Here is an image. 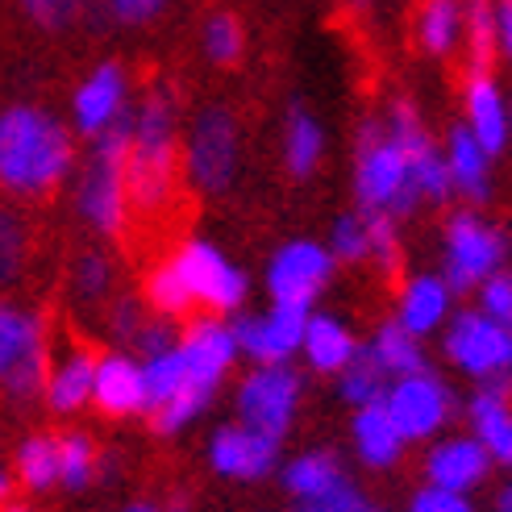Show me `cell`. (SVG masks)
<instances>
[{
    "instance_id": "cell-29",
    "label": "cell",
    "mask_w": 512,
    "mask_h": 512,
    "mask_svg": "<svg viewBox=\"0 0 512 512\" xmlns=\"http://www.w3.org/2000/svg\"><path fill=\"white\" fill-rule=\"evenodd\" d=\"M338 483H346V475H342V463H338L334 454H325V450L296 454L292 463L284 467V488H288L296 500H313V496H325V492H334Z\"/></svg>"
},
{
    "instance_id": "cell-43",
    "label": "cell",
    "mask_w": 512,
    "mask_h": 512,
    "mask_svg": "<svg viewBox=\"0 0 512 512\" xmlns=\"http://www.w3.org/2000/svg\"><path fill=\"white\" fill-rule=\"evenodd\" d=\"M479 309L512 329V271H496L488 284L479 288Z\"/></svg>"
},
{
    "instance_id": "cell-19",
    "label": "cell",
    "mask_w": 512,
    "mask_h": 512,
    "mask_svg": "<svg viewBox=\"0 0 512 512\" xmlns=\"http://www.w3.org/2000/svg\"><path fill=\"white\" fill-rule=\"evenodd\" d=\"M179 350H184L192 375L204 383V388H213V392H217V383L225 379V371L234 367V358L242 354L234 329L221 325V321H213V317L192 321V325L184 329V338H179Z\"/></svg>"
},
{
    "instance_id": "cell-48",
    "label": "cell",
    "mask_w": 512,
    "mask_h": 512,
    "mask_svg": "<svg viewBox=\"0 0 512 512\" xmlns=\"http://www.w3.org/2000/svg\"><path fill=\"white\" fill-rule=\"evenodd\" d=\"M125 512H163V508H155V504H130Z\"/></svg>"
},
{
    "instance_id": "cell-18",
    "label": "cell",
    "mask_w": 512,
    "mask_h": 512,
    "mask_svg": "<svg viewBox=\"0 0 512 512\" xmlns=\"http://www.w3.org/2000/svg\"><path fill=\"white\" fill-rule=\"evenodd\" d=\"M92 404L105 417H134L150 408V383L146 367L134 363L130 354H105L96 367V392Z\"/></svg>"
},
{
    "instance_id": "cell-11",
    "label": "cell",
    "mask_w": 512,
    "mask_h": 512,
    "mask_svg": "<svg viewBox=\"0 0 512 512\" xmlns=\"http://www.w3.org/2000/svg\"><path fill=\"white\" fill-rule=\"evenodd\" d=\"M296 404H300V375L288 363H263L238 388V417L279 442H284V433L296 417Z\"/></svg>"
},
{
    "instance_id": "cell-28",
    "label": "cell",
    "mask_w": 512,
    "mask_h": 512,
    "mask_svg": "<svg viewBox=\"0 0 512 512\" xmlns=\"http://www.w3.org/2000/svg\"><path fill=\"white\" fill-rule=\"evenodd\" d=\"M338 383H342V400H350L354 408H367V404L388 400L392 371L379 363V354L367 342V346H358V354L346 363V371L338 375Z\"/></svg>"
},
{
    "instance_id": "cell-44",
    "label": "cell",
    "mask_w": 512,
    "mask_h": 512,
    "mask_svg": "<svg viewBox=\"0 0 512 512\" xmlns=\"http://www.w3.org/2000/svg\"><path fill=\"white\" fill-rule=\"evenodd\" d=\"M167 0H109V13L121 21V25H142L150 17H159V9Z\"/></svg>"
},
{
    "instance_id": "cell-33",
    "label": "cell",
    "mask_w": 512,
    "mask_h": 512,
    "mask_svg": "<svg viewBox=\"0 0 512 512\" xmlns=\"http://www.w3.org/2000/svg\"><path fill=\"white\" fill-rule=\"evenodd\" d=\"M17 475L25 488H55L59 483V438H46V433H34L17 446Z\"/></svg>"
},
{
    "instance_id": "cell-4",
    "label": "cell",
    "mask_w": 512,
    "mask_h": 512,
    "mask_svg": "<svg viewBox=\"0 0 512 512\" xmlns=\"http://www.w3.org/2000/svg\"><path fill=\"white\" fill-rule=\"evenodd\" d=\"M130 130L134 113H125L113 130H105L92 142V155L75 184V204L80 217L96 229L100 238H121L130 221L134 196H130Z\"/></svg>"
},
{
    "instance_id": "cell-30",
    "label": "cell",
    "mask_w": 512,
    "mask_h": 512,
    "mask_svg": "<svg viewBox=\"0 0 512 512\" xmlns=\"http://www.w3.org/2000/svg\"><path fill=\"white\" fill-rule=\"evenodd\" d=\"M325 155V134L313 113H304L300 105L288 113V125H284V163L296 179H309L317 171Z\"/></svg>"
},
{
    "instance_id": "cell-2",
    "label": "cell",
    "mask_w": 512,
    "mask_h": 512,
    "mask_svg": "<svg viewBox=\"0 0 512 512\" xmlns=\"http://www.w3.org/2000/svg\"><path fill=\"white\" fill-rule=\"evenodd\" d=\"M146 300L159 317H184L204 304L213 313H238L246 304V275L213 242H184L146 279Z\"/></svg>"
},
{
    "instance_id": "cell-42",
    "label": "cell",
    "mask_w": 512,
    "mask_h": 512,
    "mask_svg": "<svg viewBox=\"0 0 512 512\" xmlns=\"http://www.w3.org/2000/svg\"><path fill=\"white\" fill-rule=\"evenodd\" d=\"M408 512H475L467 492H454V488H442V483H429L421 488L413 500H408Z\"/></svg>"
},
{
    "instance_id": "cell-17",
    "label": "cell",
    "mask_w": 512,
    "mask_h": 512,
    "mask_svg": "<svg viewBox=\"0 0 512 512\" xmlns=\"http://www.w3.org/2000/svg\"><path fill=\"white\" fill-rule=\"evenodd\" d=\"M475 438L488 446L500 467H512V375L479 379V392L467 404Z\"/></svg>"
},
{
    "instance_id": "cell-31",
    "label": "cell",
    "mask_w": 512,
    "mask_h": 512,
    "mask_svg": "<svg viewBox=\"0 0 512 512\" xmlns=\"http://www.w3.org/2000/svg\"><path fill=\"white\" fill-rule=\"evenodd\" d=\"M371 350L379 354V363L392 371V379H400V375H417V371H429L425 350H421V338L413 334V329H404L400 321L379 325V334H375Z\"/></svg>"
},
{
    "instance_id": "cell-27",
    "label": "cell",
    "mask_w": 512,
    "mask_h": 512,
    "mask_svg": "<svg viewBox=\"0 0 512 512\" xmlns=\"http://www.w3.org/2000/svg\"><path fill=\"white\" fill-rule=\"evenodd\" d=\"M417 38L429 55H454L458 42L467 38V13H463V0H425L421 17H417Z\"/></svg>"
},
{
    "instance_id": "cell-15",
    "label": "cell",
    "mask_w": 512,
    "mask_h": 512,
    "mask_svg": "<svg viewBox=\"0 0 512 512\" xmlns=\"http://www.w3.org/2000/svg\"><path fill=\"white\" fill-rule=\"evenodd\" d=\"M209 463L225 479L254 483V479H263L279 467V438H271V433L254 429L246 421L225 425V429L213 433V442H209Z\"/></svg>"
},
{
    "instance_id": "cell-7",
    "label": "cell",
    "mask_w": 512,
    "mask_h": 512,
    "mask_svg": "<svg viewBox=\"0 0 512 512\" xmlns=\"http://www.w3.org/2000/svg\"><path fill=\"white\" fill-rule=\"evenodd\" d=\"M142 367H146V383H150V408L146 413H150V425H155L159 433H179L209 408L213 388H204V383L192 375L179 342L163 354L142 358Z\"/></svg>"
},
{
    "instance_id": "cell-10",
    "label": "cell",
    "mask_w": 512,
    "mask_h": 512,
    "mask_svg": "<svg viewBox=\"0 0 512 512\" xmlns=\"http://www.w3.org/2000/svg\"><path fill=\"white\" fill-rule=\"evenodd\" d=\"M184 167L188 179L200 192H225L234 184L238 171V125L221 105L204 109L192 130H188V146H184Z\"/></svg>"
},
{
    "instance_id": "cell-39",
    "label": "cell",
    "mask_w": 512,
    "mask_h": 512,
    "mask_svg": "<svg viewBox=\"0 0 512 512\" xmlns=\"http://www.w3.org/2000/svg\"><path fill=\"white\" fill-rule=\"evenodd\" d=\"M71 284H75V296H80V300H105V296H109V284H113V267H109V259H105L100 250L84 254V259L75 263Z\"/></svg>"
},
{
    "instance_id": "cell-6",
    "label": "cell",
    "mask_w": 512,
    "mask_h": 512,
    "mask_svg": "<svg viewBox=\"0 0 512 512\" xmlns=\"http://www.w3.org/2000/svg\"><path fill=\"white\" fill-rule=\"evenodd\" d=\"M46 375L42 317L0 300V392L13 400H34L46 392Z\"/></svg>"
},
{
    "instance_id": "cell-36",
    "label": "cell",
    "mask_w": 512,
    "mask_h": 512,
    "mask_svg": "<svg viewBox=\"0 0 512 512\" xmlns=\"http://www.w3.org/2000/svg\"><path fill=\"white\" fill-rule=\"evenodd\" d=\"M367 213V225H371V263L383 271V275H396L400 271V229H396V217L392 213Z\"/></svg>"
},
{
    "instance_id": "cell-1",
    "label": "cell",
    "mask_w": 512,
    "mask_h": 512,
    "mask_svg": "<svg viewBox=\"0 0 512 512\" xmlns=\"http://www.w3.org/2000/svg\"><path fill=\"white\" fill-rule=\"evenodd\" d=\"M75 163L71 138L55 113L38 105L0 109V188L21 200L55 192Z\"/></svg>"
},
{
    "instance_id": "cell-5",
    "label": "cell",
    "mask_w": 512,
    "mask_h": 512,
    "mask_svg": "<svg viewBox=\"0 0 512 512\" xmlns=\"http://www.w3.org/2000/svg\"><path fill=\"white\" fill-rule=\"evenodd\" d=\"M354 192H358V204H363V209L392 213L396 221L408 217L421 204L408 150L396 142V134L388 130V121H367L363 134H358Z\"/></svg>"
},
{
    "instance_id": "cell-46",
    "label": "cell",
    "mask_w": 512,
    "mask_h": 512,
    "mask_svg": "<svg viewBox=\"0 0 512 512\" xmlns=\"http://www.w3.org/2000/svg\"><path fill=\"white\" fill-rule=\"evenodd\" d=\"M496 512H512V483H508V488L500 492V500H496Z\"/></svg>"
},
{
    "instance_id": "cell-23",
    "label": "cell",
    "mask_w": 512,
    "mask_h": 512,
    "mask_svg": "<svg viewBox=\"0 0 512 512\" xmlns=\"http://www.w3.org/2000/svg\"><path fill=\"white\" fill-rule=\"evenodd\" d=\"M450 296L454 288L446 284V275H413L400 292V325L413 329L417 338L433 334V329H442L446 313H450Z\"/></svg>"
},
{
    "instance_id": "cell-49",
    "label": "cell",
    "mask_w": 512,
    "mask_h": 512,
    "mask_svg": "<svg viewBox=\"0 0 512 512\" xmlns=\"http://www.w3.org/2000/svg\"><path fill=\"white\" fill-rule=\"evenodd\" d=\"M0 512H30V508H21V504H5V508H0Z\"/></svg>"
},
{
    "instance_id": "cell-41",
    "label": "cell",
    "mask_w": 512,
    "mask_h": 512,
    "mask_svg": "<svg viewBox=\"0 0 512 512\" xmlns=\"http://www.w3.org/2000/svg\"><path fill=\"white\" fill-rule=\"evenodd\" d=\"M296 512H383V508H375V504L346 479V483H338V488L325 492V496L296 500Z\"/></svg>"
},
{
    "instance_id": "cell-45",
    "label": "cell",
    "mask_w": 512,
    "mask_h": 512,
    "mask_svg": "<svg viewBox=\"0 0 512 512\" xmlns=\"http://www.w3.org/2000/svg\"><path fill=\"white\" fill-rule=\"evenodd\" d=\"M496 25H500V50L512 59V0H496Z\"/></svg>"
},
{
    "instance_id": "cell-34",
    "label": "cell",
    "mask_w": 512,
    "mask_h": 512,
    "mask_svg": "<svg viewBox=\"0 0 512 512\" xmlns=\"http://www.w3.org/2000/svg\"><path fill=\"white\" fill-rule=\"evenodd\" d=\"M100 471V454L88 442V433H63L59 438V483L71 492L88 488Z\"/></svg>"
},
{
    "instance_id": "cell-35",
    "label": "cell",
    "mask_w": 512,
    "mask_h": 512,
    "mask_svg": "<svg viewBox=\"0 0 512 512\" xmlns=\"http://www.w3.org/2000/svg\"><path fill=\"white\" fill-rule=\"evenodd\" d=\"M329 242H334L329 250H334L338 263H371V225H367V213L338 217Z\"/></svg>"
},
{
    "instance_id": "cell-16",
    "label": "cell",
    "mask_w": 512,
    "mask_h": 512,
    "mask_svg": "<svg viewBox=\"0 0 512 512\" xmlns=\"http://www.w3.org/2000/svg\"><path fill=\"white\" fill-rule=\"evenodd\" d=\"M130 100V84H125V71L117 63H100L88 80L75 88V100H71V117H75V130L88 134V138H100L105 130L130 113L125 109Z\"/></svg>"
},
{
    "instance_id": "cell-40",
    "label": "cell",
    "mask_w": 512,
    "mask_h": 512,
    "mask_svg": "<svg viewBox=\"0 0 512 512\" xmlns=\"http://www.w3.org/2000/svg\"><path fill=\"white\" fill-rule=\"evenodd\" d=\"M21 13L42 30H67L71 21H80L84 0H17Z\"/></svg>"
},
{
    "instance_id": "cell-26",
    "label": "cell",
    "mask_w": 512,
    "mask_h": 512,
    "mask_svg": "<svg viewBox=\"0 0 512 512\" xmlns=\"http://www.w3.org/2000/svg\"><path fill=\"white\" fill-rule=\"evenodd\" d=\"M304 358H309V367L313 371H325V375H342L346 363L358 354V342L354 334L338 321V317H309V329H304Z\"/></svg>"
},
{
    "instance_id": "cell-21",
    "label": "cell",
    "mask_w": 512,
    "mask_h": 512,
    "mask_svg": "<svg viewBox=\"0 0 512 512\" xmlns=\"http://www.w3.org/2000/svg\"><path fill=\"white\" fill-rule=\"evenodd\" d=\"M446 163H450L458 196H467L471 204H488V196H492V171H488L492 155H488V146L471 134V125H454L450 130Z\"/></svg>"
},
{
    "instance_id": "cell-14",
    "label": "cell",
    "mask_w": 512,
    "mask_h": 512,
    "mask_svg": "<svg viewBox=\"0 0 512 512\" xmlns=\"http://www.w3.org/2000/svg\"><path fill=\"white\" fill-rule=\"evenodd\" d=\"M388 408L396 425L404 429L408 442H425L433 438L454 413V396L446 383L433 371H417V375H400L388 388Z\"/></svg>"
},
{
    "instance_id": "cell-3",
    "label": "cell",
    "mask_w": 512,
    "mask_h": 512,
    "mask_svg": "<svg viewBox=\"0 0 512 512\" xmlns=\"http://www.w3.org/2000/svg\"><path fill=\"white\" fill-rule=\"evenodd\" d=\"M179 134H175V92L150 84L134 109L130 130V196L138 213H163L175 196Z\"/></svg>"
},
{
    "instance_id": "cell-38",
    "label": "cell",
    "mask_w": 512,
    "mask_h": 512,
    "mask_svg": "<svg viewBox=\"0 0 512 512\" xmlns=\"http://www.w3.org/2000/svg\"><path fill=\"white\" fill-rule=\"evenodd\" d=\"M204 50H209L213 63L234 67L242 59V25H238V17H229V13L209 17V25H204Z\"/></svg>"
},
{
    "instance_id": "cell-47",
    "label": "cell",
    "mask_w": 512,
    "mask_h": 512,
    "mask_svg": "<svg viewBox=\"0 0 512 512\" xmlns=\"http://www.w3.org/2000/svg\"><path fill=\"white\" fill-rule=\"evenodd\" d=\"M5 496H9V475H5V467H0V504H5Z\"/></svg>"
},
{
    "instance_id": "cell-37",
    "label": "cell",
    "mask_w": 512,
    "mask_h": 512,
    "mask_svg": "<svg viewBox=\"0 0 512 512\" xmlns=\"http://www.w3.org/2000/svg\"><path fill=\"white\" fill-rule=\"evenodd\" d=\"M25 242H30V234H25V221L9 209H0V288L13 284V279L21 275L25 267Z\"/></svg>"
},
{
    "instance_id": "cell-8",
    "label": "cell",
    "mask_w": 512,
    "mask_h": 512,
    "mask_svg": "<svg viewBox=\"0 0 512 512\" xmlns=\"http://www.w3.org/2000/svg\"><path fill=\"white\" fill-rule=\"evenodd\" d=\"M508 242L479 213H454L446 221V284L458 292H479L496 271H504Z\"/></svg>"
},
{
    "instance_id": "cell-13",
    "label": "cell",
    "mask_w": 512,
    "mask_h": 512,
    "mask_svg": "<svg viewBox=\"0 0 512 512\" xmlns=\"http://www.w3.org/2000/svg\"><path fill=\"white\" fill-rule=\"evenodd\" d=\"M309 309L300 304H275L271 313L250 317V313H234V338L238 350L254 363H288V358L304 346V329H309Z\"/></svg>"
},
{
    "instance_id": "cell-25",
    "label": "cell",
    "mask_w": 512,
    "mask_h": 512,
    "mask_svg": "<svg viewBox=\"0 0 512 512\" xmlns=\"http://www.w3.org/2000/svg\"><path fill=\"white\" fill-rule=\"evenodd\" d=\"M96 367L100 358L92 350H71L63 363L50 367L46 375V404L55 408V413H75V408H84L96 392Z\"/></svg>"
},
{
    "instance_id": "cell-12",
    "label": "cell",
    "mask_w": 512,
    "mask_h": 512,
    "mask_svg": "<svg viewBox=\"0 0 512 512\" xmlns=\"http://www.w3.org/2000/svg\"><path fill=\"white\" fill-rule=\"evenodd\" d=\"M334 250H325L321 242H288L275 250V259L267 267V292L275 304H300L313 309V300L325 292L329 275H334Z\"/></svg>"
},
{
    "instance_id": "cell-9",
    "label": "cell",
    "mask_w": 512,
    "mask_h": 512,
    "mask_svg": "<svg viewBox=\"0 0 512 512\" xmlns=\"http://www.w3.org/2000/svg\"><path fill=\"white\" fill-rule=\"evenodd\" d=\"M442 346L450 363L471 379H496L512 371V329L483 309L458 313Z\"/></svg>"
},
{
    "instance_id": "cell-20",
    "label": "cell",
    "mask_w": 512,
    "mask_h": 512,
    "mask_svg": "<svg viewBox=\"0 0 512 512\" xmlns=\"http://www.w3.org/2000/svg\"><path fill=\"white\" fill-rule=\"evenodd\" d=\"M492 463L496 458L488 454V446L471 433V438H446V442L433 446L425 458V475H429V483H442V488L471 492L475 483L488 479Z\"/></svg>"
},
{
    "instance_id": "cell-24",
    "label": "cell",
    "mask_w": 512,
    "mask_h": 512,
    "mask_svg": "<svg viewBox=\"0 0 512 512\" xmlns=\"http://www.w3.org/2000/svg\"><path fill=\"white\" fill-rule=\"evenodd\" d=\"M467 125H471V134L488 146V155H500L504 150L512 109L504 105L492 75H471L467 80Z\"/></svg>"
},
{
    "instance_id": "cell-22",
    "label": "cell",
    "mask_w": 512,
    "mask_h": 512,
    "mask_svg": "<svg viewBox=\"0 0 512 512\" xmlns=\"http://www.w3.org/2000/svg\"><path fill=\"white\" fill-rule=\"evenodd\" d=\"M404 429L396 425L392 417V408L388 400H379V404H367V408H358L354 413V450L358 458H363L367 467L383 471V467H392L400 450H404Z\"/></svg>"
},
{
    "instance_id": "cell-32",
    "label": "cell",
    "mask_w": 512,
    "mask_h": 512,
    "mask_svg": "<svg viewBox=\"0 0 512 512\" xmlns=\"http://www.w3.org/2000/svg\"><path fill=\"white\" fill-rule=\"evenodd\" d=\"M467 13V55L471 75H492V55L500 46V25H496V0H463Z\"/></svg>"
}]
</instances>
